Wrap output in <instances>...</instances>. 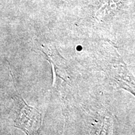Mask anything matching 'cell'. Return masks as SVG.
Segmentation results:
<instances>
[{
  "instance_id": "obj_1",
  "label": "cell",
  "mask_w": 135,
  "mask_h": 135,
  "mask_svg": "<svg viewBox=\"0 0 135 135\" xmlns=\"http://www.w3.org/2000/svg\"><path fill=\"white\" fill-rule=\"evenodd\" d=\"M99 61L114 83L135 96V80L111 42H104L99 49Z\"/></svg>"
},
{
  "instance_id": "obj_2",
  "label": "cell",
  "mask_w": 135,
  "mask_h": 135,
  "mask_svg": "<svg viewBox=\"0 0 135 135\" xmlns=\"http://www.w3.org/2000/svg\"><path fill=\"white\" fill-rule=\"evenodd\" d=\"M12 98L14 101L15 126L27 134H36L41 124L40 113L28 105L18 93H15Z\"/></svg>"
},
{
  "instance_id": "obj_3",
  "label": "cell",
  "mask_w": 135,
  "mask_h": 135,
  "mask_svg": "<svg viewBox=\"0 0 135 135\" xmlns=\"http://www.w3.org/2000/svg\"><path fill=\"white\" fill-rule=\"evenodd\" d=\"M42 50L48 57V60L51 64L53 71L54 81L56 78H60L64 81L68 79L66 73L67 68L66 61L58 53L54 44H45L42 45Z\"/></svg>"
}]
</instances>
